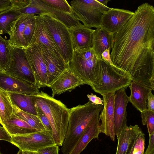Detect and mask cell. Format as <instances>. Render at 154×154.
<instances>
[{
    "label": "cell",
    "mask_w": 154,
    "mask_h": 154,
    "mask_svg": "<svg viewBox=\"0 0 154 154\" xmlns=\"http://www.w3.org/2000/svg\"><path fill=\"white\" fill-rule=\"evenodd\" d=\"M131 82L128 73L100 58L97 75L91 87L95 92L102 95L127 88Z\"/></svg>",
    "instance_id": "cell-4"
},
{
    "label": "cell",
    "mask_w": 154,
    "mask_h": 154,
    "mask_svg": "<svg viewBox=\"0 0 154 154\" xmlns=\"http://www.w3.org/2000/svg\"><path fill=\"white\" fill-rule=\"evenodd\" d=\"M33 96L35 105L42 110L49 121L55 144L62 146L68 126L69 109L60 101L42 91Z\"/></svg>",
    "instance_id": "cell-2"
},
{
    "label": "cell",
    "mask_w": 154,
    "mask_h": 154,
    "mask_svg": "<svg viewBox=\"0 0 154 154\" xmlns=\"http://www.w3.org/2000/svg\"><path fill=\"white\" fill-rule=\"evenodd\" d=\"M99 113L92 119L78 141L68 154H80L94 139H98L100 131Z\"/></svg>",
    "instance_id": "cell-19"
},
{
    "label": "cell",
    "mask_w": 154,
    "mask_h": 154,
    "mask_svg": "<svg viewBox=\"0 0 154 154\" xmlns=\"http://www.w3.org/2000/svg\"><path fill=\"white\" fill-rule=\"evenodd\" d=\"M32 1L37 8L36 14H49L65 25L68 29L82 24L73 13L69 14L64 13L46 4L42 0Z\"/></svg>",
    "instance_id": "cell-18"
},
{
    "label": "cell",
    "mask_w": 154,
    "mask_h": 154,
    "mask_svg": "<svg viewBox=\"0 0 154 154\" xmlns=\"http://www.w3.org/2000/svg\"><path fill=\"white\" fill-rule=\"evenodd\" d=\"M34 43L38 46L46 66L47 85V87H48L65 70L69 68V65L40 42L35 41Z\"/></svg>",
    "instance_id": "cell-12"
},
{
    "label": "cell",
    "mask_w": 154,
    "mask_h": 154,
    "mask_svg": "<svg viewBox=\"0 0 154 154\" xmlns=\"http://www.w3.org/2000/svg\"><path fill=\"white\" fill-rule=\"evenodd\" d=\"M11 45L0 35V71L5 72L11 60Z\"/></svg>",
    "instance_id": "cell-30"
},
{
    "label": "cell",
    "mask_w": 154,
    "mask_h": 154,
    "mask_svg": "<svg viewBox=\"0 0 154 154\" xmlns=\"http://www.w3.org/2000/svg\"><path fill=\"white\" fill-rule=\"evenodd\" d=\"M11 0L12 6V8L18 10L26 7L30 2V0Z\"/></svg>",
    "instance_id": "cell-36"
},
{
    "label": "cell",
    "mask_w": 154,
    "mask_h": 154,
    "mask_svg": "<svg viewBox=\"0 0 154 154\" xmlns=\"http://www.w3.org/2000/svg\"><path fill=\"white\" fill-rule=\"evenodd\" d=\"M87 97L89 101L97 105L103 106V99L97 97L96 95L91 93L90 94H87Z\"/></svg>",
    "instance_id": "cell-39"
},
{
    "label": "cell",
    "mask_w": 154,
    "mask_h": 154,
    "mask_svg": "<svg viewBox=\"0 0 154 154\" xmlns=\"http://www.w3.org/2000/svg\"><path fill=\"white\" fill-rule=\"evenodd\" d=\"M73 13L83 24L89 28H100L102 16L110 8L98 0H75L70 2Z\"/></svg>",
    "instance_id": "cell-7"
},
{
    "label": "cell",
    "mask_w": 154,
    "mask_h": 154,
    "mask_svg": "<svg viewBox=\"0 0 154 154\" xmlns=\"http://www.w3.org/2000/svg\"><path fill=\"white\" fill-rule=\"evenodd\" d=\"M141 113L142 124L147 125L149 135H150L154 132V112L147 109Z\"/></svg>",
    "instance_id": "cell-32"
},
{
    "label": "cell",
    "mask_w": 154,
    "mask_h": 154,
    "mask_svg": "<svg viewBox=\"0 0 154 154\" xmlns=\"http://www.w3.org/2000/svg\"><path fill=\"white\" fill-rule=\"evenodd\" d=\"M46 4L64 13L72 14L73 11L71 5L65 0H42Z\"/></svg>",
    "instance_id": "cell-31"
},
{
    "label": "cell",
    "mask_w": 154,
    "mask_h": 154,
    "mask_svg": "<svg viewBox=\"0 0 154 154\" xmlns=\"http://www.w3.org/2000/svg\"><path fill=\"white\" fill-rule=\"evenodd\" d=\"M85 83L77 76L68 68L65 70L48 87L52 91V96L64 92L71 91L77 87L85 84Z\"/></svg>",
    "instance_id": "cell-17"
},
{
    "label": "cell",
    "mask_w": 154,
    "mask_h": 154,
    "mask_svg": "<svg viewBox=\"0 0 154 154\" xmlns=\"http://www.w3.org/2000/svg\"><path fill=\"white\" fill-rule=\"evenodd\" d=\"M58 146L56 144L43 147L38 149V154H59Z\"/></svg>",
    "instance_id": "cell-35"
},
{
    "label": "cell",
    "mask_w": 154,
    "mask_h": 154,
    "mask_svg": "<svg viewBox=\"0 0 154 154\" xmlns=\"http://www.w3.org/2000/svg\"><path fill=\"white\" fill-rule=\"evenodd\" d=\"M11 51L10 62L4 72L14 77L36 84L26 49L11 45Z\"/></svg>",
    "instance_id": "cell-9"
},
{
    "label": "cell",
    "mask_w": 154,
    "mask_h": 154,
    "mask_svg": "<svg viewBox=\"0 0 154 154\" xmlns=\"http://www.w3.org/2000/svg\"><path fill=\"white\" fill-rule=\"evenodd\" d=\"M98 1L103 5L107 6L108 2L110 0H98Z\"/></svg>",
    "instance_id": "cell-44"
},
{
    "label": "cell",
    "mask_w": 154,
    "mask_h": 154,
    "mask_svg": "<svg viewBox=\"0 0 154 154\" xmlns=\"http://www.w3.org/2000/svg\"><path fill=\"white\" fill-rule=\"evenodd\" d=\"M145 140V135L141 130L135 141L129 154H144Z\"/></svg>",
    "instance_id": "cell-33"
},
{
    "label": "cell",
    "mask_w": 154,
    "mask_h": 154,
    "mask_svg": "<svg viewBox=\"0 0 154 154\" xmlns=\"http://www.w3.org/2000/svg\"><path fill=\"white\" fill-rule=\"evenodd\" d=\"M2 125L11 136L38 131L14 114L10 119L4 122Z\"/></svg>",
    "instance_id": "cell-25"
},
{
    "label": "cell",
    "mask_w": 154,
    "mask_h": 154,
    "mask_svg": "<svg viewBox=\"0 0 154 154\" xmlns=\"http://www.w3.org/2000/svg\"><path fill=\"white\" fill-rule=\"evenodd\" d=\"M23 154H38L37 152L28 151H22Z\"/></svg>",
    "instance_id": "cell-43"
},
{
    "label": "cell",
    "mask_w": 154,
    "mask_h": 154,
    "mask_svg": "<svg viewBox=\"0 0 154 154\" xmlns=\"http://www.w3.org/2000/svg\"><path fill=\"white\" fill-rule=\"evenodd\" d=\"M0 154H2V153L1 152H0Z\"/></svg>",
    "instance_id": "cell-46"
},
{
    "label": "cell",
    "mask_w": 154,
    "mask_h": 154,
    "mask_svg": "<svg viewBox=\"0 0 154 154\" xmlns=\"http://www.w3.org/2000/svg\"><path fill=\"white\" fill-rule=\"evenodd\" d=\"M66 64L72 60L73 49L68 28L48 14L39 15Z\"/></svg>",
    "instance_id": "cell-6"
},
{
    "label": "cell",
    "mask_w": 154,
    "mask_h": 154,
    "mask_svg": "<svg viewBox=\"0 0 154 154\" xmlns=\"http://www.w3.org/2000/svg\"><path fill=\"white\" fill-rule=\"evenodd\" d=\"M22 14L12 8L0 12V35H9L12 24Z\"/></svg>",
    "instance_id": "cell-27"
},
{
    "label": "cell",
    "mask_w": 154,
    "mask_h": 154,
    "mask_svg": "<svg viewBox=\"0 0 154 154\" xmlns=\"http://www.w3.org/2000/svg\"><path fill=\"white\" fill-rule=\"evenodd\" d=\"M114 35L99 28L95 30L92 40V47L96 54L101 58V54L106 49L111 50Z\"/></svg>",
    "instance_id": "cell-23"
},
{
    "label": "cell",
    "mask_w": 154,
    "mask_h": 154,
    "mask_svg": "<svg viewBox=\"0 0 154 154\" xmlns=\"http://www.w3.org/2000/svg\"><path fill=\"white\" fill-rule=\"evenodd\" d=\"M141 129L138 125L127 126L117 136L118 144L116 154H129Z\"/></svg>",
    "instance_id": "cell-21"
},
{
    "label": "cell",
    "mask_w": 154,
    "mask_h": 154,
    "mask_svg": "<svg viewBox=\"0 0 154 154\" xmlns=\"http://www.w3.org/2000/svg\"><path fill=\"white\" fill-rule=\"evenodd\" d=\"M149 137V145L144 154H154V132Z\"/></svg>",
    "instance_id": "cell-38"
},
{
    "label": "cell",
    "mask_w": 154,
    "mask_h": 154,
    "mask_svg": "<svg viewBox=\"0 0 154 154\" xmlns=\"http://www.w3.org/2000/svg\"><path fill=\"white\" fill-rule=\"evenodd\" d=\"M36 28L32 44L35 41H38L50 50L60 58L63 60L41 17L39 15H36Z\"/></svg>",
    "instance_id": "cell-24"
},
{
    "label": "cell",
    "mask_w": 154,
    "mask_h": 154,
    "mask_svg": "<svg viewBox=\"0 0 154 154\" xmlns=\"http://www.w3.org/2000/svg\"><path fill=\"white\" fill-rule=\"evenodd\" d=\"M129 87L131 91L129 102L140 112L147 109L148 94L152 90L133 81Z\"/></svg>",
    "instance_id": "cell-22"
},
{
    "label": "cell",
    "mask_w": 154,
    "mask_h": 154,
    "mask_svg": "<svg viewBox=\"0 0 154 154\" xmlns=\"http://www.w3.org/2000/svg\"><path fill=\"white\" fill-rule=\"evenodd\" d=\"M36 15L22 14L13 23L8 40L11 46L26 49L32 44L36 28Z\"/></svg>",
    "instance_id": "cell-8"
},
{
    "label": "cell",
    "mask_w": 154,
    "mask_h": 154,
    "mask_svg": "<svg viewBox=\"0 0 154 154\" xmlns=\"http://www.w3.org/2000/svg\"><path fill=\"white\" fill-rule=\"evenodd\" d=\"M11 136L8 133L5 128L3 126H0V140L11 143Z\"/></svg>",
    "instance_id": "cell-37"
},
{
    "label": "cell",
    "mask_w": 154,
    "mask_h": 154,
    "mask_svg": "<svg viewBox=\"0 0 154 154\" xmlns=\"http://www.w3.org/2000/svg\"><path fill=\"white\" fill-rule=\"evenodd\" d=\"M35 106L37 116L43 124L45 130L49 132L52 135V128L48 118L39 107Z\"/></svg>",
    "instance_id": "cell-34"
},
{
    "label": "cell",
    "mask_w": 154,
    "mask_h": 154,
    "mask_svg": "<svg viewBox=\"0 0 154 154\" xmlns=\"http://www.w3.org/2000/svg\"><path fill=\"white\" fill-rule=\"evenodd\" d=\"M68 29L73 50L92 48L95 30L88 28L82 24Z\"/></svg>",
    "instance_id": "cell-20"
},
{
    "label": "cell",
    "mask_w": 154,
    "mask_h": 154,
    "mask_svg": "<svg viewBox=\"0 0 154 154\" xmlns=\"http://www.w3.org/2000/svg\"><path fill=\"white\" fill-rule=\"evenodd\" d=\"M12 8L11 0H0V12L10 9Z\"/></svg>",
    "instance_id": "cell-40"
},
{
    "label": "cell",
    "mask_w": 154,
    "mask_h": 154,
    "mask_svg": "<svg viewBox=\"0 0 154 154\" xmlns=\"http://www.w3.org/2000/svg\"><path fill=\"white\" fill-rule=\"evenodd\" d=\"M11 137V143L22 151L37 152L41 148L56 144L52 135L46 130Z\"/></svg>",
    "instance_id": "cell-10"
},
{
    "label": "cell",
    "mask_w": 154,
    "mask_h": 154,
    "mask_svg": "<svg viewBox=\"0 0 154 154\" xmlns=\"http://www.w3.org/2000/svg\"><path fill=\"white\" fill-rule=\"evenodd\" d=\"M103 107V105H95L89 101L83 105L69 109L68 128L61 149L63 154H68L92 119Z\"/></svg>",
    "instance_id": "cell-3"
},
{
    "label": "cell",
    "mask_w": 154,
    "mask_h": 154,
    "mask_svg": "<svg viewBox=\"0 0 154 154\" xmlns=\"http://www.w3.org/2000/svg\"><path fill=\"white\" fill-rule=\"evenodd\" d=\"M110 51L109 49L105 50L101 54V59L111 65L115 66L110 58Z\"/></svg>",
    "instance_id": "cell-41"
},
{
    "label": "cell",
    "mask_w": 154,
    "mask_h": 154,
    "mask_svg": "<svg viewBox=\"0 0 154 154\" xmlns=\"http://www.w3.org/2000/svg\"><path fill=\"white\" fill-rule=\"evenodd\" d=\"M116 92L104 94L103 96V107L99 115L101 120L100 125V133H103L114 141L115 139L114 131V99Z\"/></svg>",
    "instance_id": "cell-14"
},
{
    "label": "cell",
    "mask_w": 154,
    "mask_h": 154,
    "mask_svg": "<svg viewBox=\"0 0 154 154\" xmlns=\"http://www.w3.org/2000/svg\"><path fill=\"white\" fill-rule=\"evenodd\" d=\"M13 113L38 131H45L41 122L37 116L24 112L13 104Z\"/></svg>",
    "instance_id": "cell-29"
},
{
    "label": "cell",
    "mask_w": 154,
    "mask_h": 154,
    "mask_svg": "<svg viewBox=\"0 0 154 154\" xmlns=\"http://www.w3.org/2000/svg\"><path fill=\"white\" fill-rule=\"evenodd\" d=\"M12 104L21 110L37 116L33 95L8 92Z\"/></svg>",
    "instance_id": "cell-26"
},
{
    "label": "cell",
    "mask_w": 154,
    "mask_h": 154,
    "mask_svg": "<svg viewBox=\"0 0 154 154\" xmlns=\"http://www.w3.org/2000/svg\"><path fill=\"white\" fill-rule=\"evenodd\" d=\"M27 56L39 89L47 86V71L40 49L35 43L26 49Z\"/></svg>",
    "instance_id": "cell-13"
},
{
    "label": "cell",
    "mask_w": 154,
    "mask_h": 154,
    "mask_svg": "<svg viewBox=\"0 0 154 154\" xmlns=\"http://www.w3.org/2000/svg\"><path fill=\"white\" fill-rule=\"evenodd\" d=\"M134 14L129 10L110 8L102 16L100 28L114 35L124 27Z\"/></svg>",
    "instance_id": "cell-11"
},
{
    "label": "cell",
    "mask_w": 154,
    "mask_h": 154,
    "mask_svg": "<svg viewBox=\"0 0 154 154\" xmlns=\"http://www.w3.org/2000/svg\"><path fill=\"white\" fill-rule=\"evenodd\" d=\"M126 88L116 91L114 99V116L115 135L118 136L127 125L126 107L129 102L125 91Z\"/></svg>",
    "instance_id": "cell-16"
},
{
    "label": "cell",
    "mask_w": 154,
    "mask_h": 154,
    "mask_svg": "<svg viewBox=\"0 0 154 154\" xmlns=\"http://www.w3.org/2000/svg\"><path fill=\"white\" fill-rule=\"evenodd\" d=\"M13 114V104L8 92L0 88V124L10 119Z\"/></svg>",
    "instance_id": "cell-28"
},
{
    "label": "cell",
    "mask_w": 154,
    "mask_h": 154,
    "mask_svg": "<svg viewBox=\"0 0 154 154\" xmlns=\"http://www.w3.org/2000/svg\"><path fill=\"white\" fill-rule=\"evenodd\" d=\"M17 154H23L22 151L20 149Z\"/></svg>",
    "instance_id": "cell-45"
},
{
    "label": "cell",
    "mask_w": 154,
    "mask_h": 154,
    "mask_svg": "<svg viewBox=\"0 0 154 154\" xmlns=\"http://www.w3.org/2000/svg\"><path fill=\"white\" fill-rule=\"evenodd\" d=\"M110 58L132 81L154 90V8L139 6L124 27L114 35Z\"/></svg>",
    "instance_id": "cell-1"
},
{
    "label": "cell",
    "mask_w": 154,
    "mask_h": 154,
    "mask_svg": "<svg viewBox=\"0 0 154 154\" xmlns=\"http://www.w3.org/2000/svg\"><path fill=\"white\" fill-rule=\"evenodd\" d=\"M99 58L92 48L73 50L69 67L86 84L91 86L97 75Z\"/></svg>",
    "instance_id": "cell-5"
},
{
    "label": "cell",
    "mask_w": 154,
    "mask_h": 154,
    "mask_svg": "<svg viewBox=\"0 0 154 154\" xmlns=\"http://www.w3.org/2000/svg\"><path fill=\"white\" fill-rule=\"evenodd\" d=\"M0 88L7 92L34 95L39 89L36 84L14 77L0 71Z\"/></svg>",
    "instance_id": "cell-15"
},
{
    "label": "cell",
    "mask_w": 154,
    "mask_h": 154,
    "mask_svg": "<svg viewBox=\"0 0 154 154\" xmlns=\"http://www.w3.org/2000/svg\"><path fill=\"white\" fill-rule=\"evenodd\" d=\"M148 110L154 112V96L152 91L148 94L147 99V108Z\"/></svg>",
    "instance_id": "cell-42"
}]
</instances>
